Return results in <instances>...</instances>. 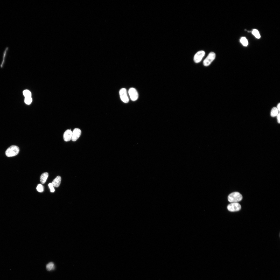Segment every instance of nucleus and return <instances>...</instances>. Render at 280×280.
Here are the masks:
<instances>
[{"mask_svg": "<svg viewBox=\"0 0 280 280\" xmlns=\"http://www.w3.org/2000/svg\"><path fill=\"white\" fill-rule=\"evenodd\" d=\"M242 199V196L240 193L235 192L230 194L228 196V201L230 202H238Z\"/></svg>", "mask_w": 280, "mask_h": 280, "instance_id": "1", "label": "nucleus"}, {"mask_svg": "<svg viewBox=\"0 0 280 280\" xmlns=\"http://www.w3.org/2000/svg\"><path fill=\"white\" fill-rule=\"evenodd\" d=\"M19 151V148L17 146L12 145L8 148L5 151V154L8 157H12L17 155Z\"/></svg>", "mask_w": 280, "mask_h": 280, "instance_id": "2", "label": "nucleus"}, {"mask_svg": "<svg viewBox=\"0 0 280 280\" xmlns=\"http://www.w3.org/2000/svg\"><path fill=\"white\" fill-rule=\"evenodd\" d=\"M216 55L213 52H210L204 59L203 62L204 65L206 66L209 65L215 58Z\"/></svg>", "mask_w": 280, "mask_h": 280, "instance_id": "3", "label": "nucleus"}, {"mask_svg": "<svg viewBox=\"0 0 280 280\" xmlns=\"http://www.w3.org/2000/svg\"><path fill=\"white\" fill-rule=\"evenodd\" d=\"M119 95L121 100L122 102L125 103L128 102L129 99L125 88H123L121 89L119 91Z\"/></svg>", "mask_w": 280, "mask_h": 280, "instance_id": "4", "label": "nucleus"}, {"mask_svg": "<svg viewBox=\"0 0 280 280\" xmlns=\"http://www.w3.org/2000/svg\"><path fill=\"white\" fill-rule=\"evenodd\" d=\"M227 208L229 211L236 212L241 209V206L238 202H233L229 204L227 206Z\"/></svg>", "mask_w": 280, "mask_h": 280, "instance_id": "5", "label": "nucleus"}, {"mask_svg": "<svg viewBox=\"0 0 280 280\" xmlns=\"http://www.w3.org/2000/svg\"><path fill=\"white\" fill-rule=\"evenodd\" d=\"M128 93L131 100L133 101L137 100L138 97V94L136 90L134 88H130Z\"/></svg>", "mask_w": 280, "mask_h": 280, "instance_id": "6", "label": "nucleus"}, {"mask_svg": "<svg viewBox=\"0 0 280 280\" xmlns=\"http://www.w3.org/2000/svg\"><path fill=\"white\" fill-rule=\"evenodd\" d=\"M205 52L202 50L198 52L194 55V60L196 63L200 62L205 55Z\"/></svg>", "mask_w": 280, "mask_h": 280, "instance_id": "7", "label": "nucleus"}, {"mask_svg": "<svg viewBox=\"0 0 280 280\" xmlns=\"http://www.w3.org/2000/svg\"><path fill=\"white\" fill-rule=\"evenodd\" d=\"M81 131L80 129L78 128H75L72 134L71 139L73 141H76L80 136Z\"/></svg>", "mask_w": 280, "mask_h": 280, "instance_id": "8", "label": "nucleus"}, {"mask_svg": "<svg viewBox=\"0 0 280 280\" xmlns=\"http://www.w3.org/2000/svg\"><path fill=\"white\" fill-rule=\"evenodd\" d=\"M72 131L70 130H66L64 132L63 135L64 140L66 142L69 141L71 139Z\"/></svg>", "mask_w": 280, "mask_h": 280, "instance_id": "9", "label": "nucleus"}, {"mask_svg": "<svg viewBox=\"0 0 280 280\" xmlns=\"http://www.w3.org/2000/svg\"><path fill=\"white\" fill-rule=\"evenodd\" d=\"M61 180V177L58 176L53 180L52 183L53 186L58 187H59L60 184Z\"/></svg>", "mask_w": 280, "mask_h": 280, "instance_id": "10", "label": "nucleus"}, {"mask_svg": "<svg viewBox=\"0 0 280 280\" xmlns=\"http://www.w3.org/2000/svg\"><path fill=\"white\" fill-rule=\"evenodd\" d=\"M48 175L47 172H44L42 173L40 178V181L41 183L44 184L46 182Z\"/></svg>", "mask_w": 280, "mask_h": 280, "instance_id": "11", "label": "nucleus"}, {"mask_svg": "<svg viewBox=\"0 0 280 280\" xmlns=\"http://www.w3.org/2000/svg\"><path fill=\"white\" fill-rule=\"evenodd\" d=\"M279 111L276 107H273L271 109L270 113V115L271 117H274L276 116Z\"/></svg>", "mask_w": 280, "mask_h": 280, "instance_id": "12", "label": "nucleus"}, {"mask_svg": "<svg viewBox=\"0 0 280 280\" xmlns=\"http://www.w3.org/2000/svg\"><path fill=\"white\" fill-rule=\"evenodd\" d=\"M46 267L47 271H50L54 269V264L52 262H50L46 265Z\"/></svg>", "mask_w": 280, "mask_h": 280, "instance_id": "13", "label": "nucleus"}, {"mask_svg": "<svg viewBox=\"0 0 280 280\" xmlns=\"http://www.w3.org/2000/svg\"><path fill=\"white\" fill-rule=\"evenodd\" d=\"M240 41L242 44L244 46H247L248 45V41L245 37H242L240 39Z\"/></svg>", "mask_w": 280, "mask_h": 280, "instance_id": "14", "label": "nucleus"}, {"mask_svg": "<svg viewBox=\"0 0 280 280\" xmlns=\"http://www.w3.org/2000/svg\"><path fill=\"white\" fill-rule=\"evenodd\" d=\"M252 33L256 38L259 39L260 38L261 36L259 32L256 29L253 30Z\"/></svg>", "mask_w": 280, "mask_h": 280, "instance_id": "15", "label": "nucleus"}, {"mask_svg": "<svg viewBox=\"0 0 280 280\" xmlns=\"http://www.w3.org/2000/svg\"><path fill=\"white\" fill-rule=\"evenodd\" d=\"M23 94L24 96L26 97H31V92L28 90H25L23 92Z\"/></svg>", "mask_w": 280, "mask_h": 280, "instance_id": "16", "label": "nucleus"}, {"mask_svg": "<svg viewBox=\"0 0 280 280\" xmlns=\"http://www.w3.org/2000/svg\"><path fill=\"white\" fill-rule=\"evenodd\" d=\"M32 101V98L31 97H26L24 99V102L27 104H30Z\"/></svg>", "mask_w": 280, "mask_h": 280, "instance_id": "17", "label": "nucleus"}, {"mask_svg": "<svg viewBox=\"0 0 280 280\" xmlns=\"http://www.w3.org/2000/svg\"><path fill=\"white\" fill-rule=\"evenodd\" d=\"M36 189L37 191L39 192H43L44 191L43 187L41 184H39L38 185Z\"/></svg>", "mask_w": 280, "mask_h": 280, "instance_id": "18", "label": "nucleus"}, {"mask_svg": "<svg viewBox=\"0 0 280 280\" xmlns=\"http://www.w3.org/2000/svg\"><path fill=\"white\" fill-rule=\"evenodd\" d=\"M48 186L50 189V191L51 192H53L55 191L54 188L52 183H50L48 184Z\"/></svg>", "mask_w": 280, "mask_h": 280, "instance_id": "19", "label": "nucleus"}, {"mask_svg": "<svg viewBox=\"0 0 280 280\" xmlns=\"http://www.w3.org/2000/svg\"><path fill=\"white\" fill-rule=\"evenodd\" d=\"M277 122L278 123H280V114L279 113H278L277 115Z\"/></svg>", "mask_w": 280, "mask_h": 280, "instance_id": "20", "label": "nucleus"}, {"mask_svg": "<svg viewBox=\"0 0 280 280\" xmlns=\"http://www.w3.org/2000/svg\"><path fill=\"white\" fill-rule=\"evenodd\" d=\"M280 103H278L277 106V107H276L278 111L279 112L280 110Z\"/></svg>", "mask_w": 280, "mask_h": 280, "instance_id": "21", "label": "nucleus"}]
</instances>
